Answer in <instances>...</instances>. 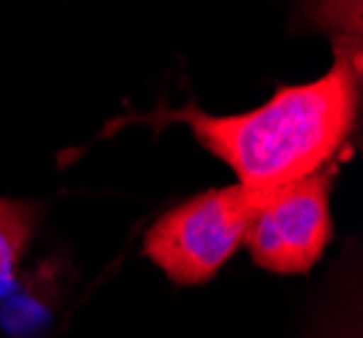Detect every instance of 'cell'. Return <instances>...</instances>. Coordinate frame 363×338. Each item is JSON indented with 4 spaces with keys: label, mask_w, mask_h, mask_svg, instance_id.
<instances>
[{
    "label": "cell",
    "mask_w": 363,
    "mask_h": 338,
    "mask_svg": "<svg viewBox=\"0 0 363 338\" xmlns=\"http://www.w3.org/2000/svg\"><path fill=\"white\" fill-rule=\"evenodd\" d=\"M331 185L333 165H328L266 192L244 233V244L260 268L298 276L323 257L333 235Z\"/></svg>",
    "instance_id": "3957f363"
},
{
    "label": "cell",
    "mask_w": 363,
    "mask_h": 338,
    "mask_svg": "<svg viewBox=\"0 0 363 338\" xmlns=\"http://www.w3.org/2000/svg\"><path fill=\"white\" fill-rule=\"evenodd\" d=\"M65 290L60 260L38 262L19 274L11 290L0 298V327L11 338H35L52 325L55 308Z\"/></svg>",
    "instance_id": "277c9868"
},
{
    "label": "cell",
    "mask_w": 363,
    "mask_h": 338,
    "mask_svg": "<svg viewBox=\"0 0 363 338\" xmlns=\"http://www.w3.org/2000/svg\"><path fill=\"white\" fill-rule=\"evenodd\" d=\"M35 206L0 198V298L19 276V262L35 231Z\"/></svg>",
    "instance_id": "5b68a950"
},
{
    "label": "cell",
    "mask_w": 363,
    "mask_h": 338,
    "mask_svg": "<svg viewBox=\"0 0 363 338\" xmlns=\"http://www.w3.org/2000/svg\"><path fill=\"white\" fill-rule=\"evenodd\" d=\"M361 108V38L336 35L331 71L290 84L252 111L214 117L190 106L166 120L187 124L203 149L220 157L250 190H277L328 168L345 149Z\"/></svg>",
    "instance_id": "6da1fadb"
},
{
    "label": "cell",
    "mask_w": 363,
    "mask_h": 338,
    "mask_svg": "<svg viewBox=\"0 0 363 338\" xmlns=\"http://www.w3.org/2000/svg\"><path fill=\"white\" fill-rule=\"evenodd\" d=\"M266 192L233 185L184 200L150 228L144 255L177 284L209 281L244 244Z\"/></svg>",
    "instance_id": "7a4b0ae2"
}]
</instances>
